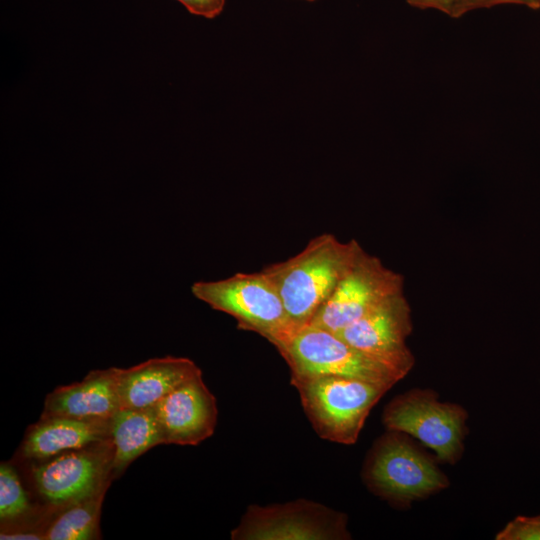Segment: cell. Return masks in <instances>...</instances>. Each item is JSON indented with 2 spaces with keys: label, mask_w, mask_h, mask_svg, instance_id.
I'll return each mask as SVG.
<instances>
[{
  "label": "cell",
  "mask_w": 540,
  "mask_h": 540,
  "mask_svg": "<svg viewBox=\"0 0 540 540\" xmlns=\"http://www.w3.org/2000/svg\"><path fill=\"white\" fill-rule=\"evenodd\" d=\"M463 0H406L418 9H435L452 17L454 10Z\"/></svg>",
  "instance_id": "obj_20"
},
{
  "label": "cell",
  "mask_w": 540,
  "mask_h": 540,
  "mask_svg": "<svg viewBox=\"0 0 540 540\" xmlns=\"http://www.w3.org/2000/svg\"><path fill=\"white\" fill-rule=\"evenodd\" d=\"M183 4L186 9L198 16L205 18H215L218 16L225 5V0H177Z\"/></svg>",
  "instance_id": "obj_19"
},
{
  "label": "cell",
  "mask_w": 540,
  "mask_h": 540,
  "mask_svg": "<svg viewBox=\"0 0 540 540\" xmlns=\"http://www.w3.org/2000/svg\"><path fill=\"white\" fill-rule=\"evenodd\" d=\"M109 485L83 500L66 506L47 527L45 540H90L98 538L102 501Z\"/></svg>",
  "instance_id": "obj_16"
},
{
  "label": "cell",
  "mask_w": 540,
  "mask_h": 540,
  "mask_svg": "<svg viewBox=\"0 0 540 540\" xmlns=\"http://www.w3.org/2000/svg\"><path fill=\"white\" fill-rule=\"evenodd\" d=\"M537 517L540 518V515H538Z\"/></svg>",
  "instance_id": "obj_22"
},
{
  "label": "cell",
  "mask_w": 540,
  "mask_h": 540,
  "mask_svg": "<svg viewBox=\"0 0 540 540\" xmlns=\"http://www.w3.org/2000/svg\"><path fill=\"white\" fill-rule=\"evenodd\" d=\"M467 411L442 402L430 389H412L390 401L382 415L387 430L408 434L433 450L442 462L455 464L462 456Z\"/></svg>",
  "instance_id": "obj_6"
},
{
  "label": "cell",
  "mask_w": 540,
  "mask_h": 540,
  "mask_svg": "<svg viewBox=\"0 0 540 540\" xmlns=\"http://www.w3.org/2000/svg\"><path fill=\"white\" fill-rule=\"evenodd\" d=\"M202 373L189 358H152L129 368H117L121 408L155 406L184 382Z\"/></svg>",
  "instance_id": "obj_12"
},
{
  "label": "cell",
  "mask_w": 540,
  "mask_h": 540,
  "mask_svg": "<svg viewBox=\"0 0 540 540\" xmlns=\"http://www.w3.org/2000/svg\"><path fill=\"white\" fill-rule=\"evenodd\" d=\"M500 4H518L534 10L540 9V0H463L454 10L452 18H459L469 11Z\"/></svg>",
  "instance_id": "obj_18"
},
{
  "label": "cell",
  "mask_w": 540,
  "mask_h": 540,
  "mask_svg": "<svg viewBox=\"0 0 540 540\" xmlns=\"http://www.w3.org/2000/svg\"><path fill=\"white\" fill-rule=\"evenodd\" d=\"M309 1H314V0H309Z\"/></svg>",
  "instance_id": "obj_23"
},
{
  "label": "cell",
  "mask_w": 540,
  "mask_h": 540,
  "mask_svg": "<svg viewBox=\"0 0 540 540\" xmlns=\"http://www.w3.org/2000/svg\"><path fill=\"white\" fill-rule=\"evenodd\" d=\"M401 292L403 277L362 248L309 325L338 333Z\"/></svg>",
  "instance_id": "obj_8"
},
{
  "label": "cell",
  "mask_w": 540,
  "mask_h": 540,
  "mask_svg": "<svg viewBox=\"0 0 540 540\" xmlns=\"http://www.w3.org/2000/svg\"><path fill=\"white\" fill-rule=\"evenodd\" d=\"M1 540H42L44 536L42 533H36L33 531H6L1 532Z\"/></svg>",
  "instance_id": "obj_21"
},
{
  "label": "cell",
  "mask_w": 540,
  "mask_h": 540,
  "mask_svg": "<svg viewBox=\"0 0 540 540\" xmlns=\"http://www.w3.org/2000/svg\"><path fill=\"white\" fill-rule=\"evenodd\" d=\"M113 445L112 476L152 447L164 444L162 430L153 407L120 408L110 421Z\"/></svg>",
  "instance_id": "obj_15"
},
{
  "label": "cell",
  "mask_w": 540,
  "mask_h": 540,
  "mask_svg": "<svg viewBox=\"0 0 540 540\" xmlns=\"http://www.w3.org/2000/svg\"><path fill=\"white\" fill-rule=\"evenodd\" d=\"M31 507L16 470L2 463L0 466V518L16 520L29 513Z\"/></svg>",
  "instance_id": "obj_17"
},
{
  "label": "cell",
  "mask_w": 540,
  "mask_h": 540,
  "mask_svg": "<svg viewBox=\"0 0 540 540\" xmlns=\"http://www.w3.org/2000/svg\"><path fill=\"white\" fill-rule=\"evenodd\" d=\"M350 537L345 514L306 499L268 506L250 505L231 532L235 540H344Z\"/></svg>",
  "instance_id": "obj_7"
},
{
  "label": "cell",
  "mask_w": 540,
  "mask_h": 540,
  "mask_svg": "<svg viewBox=\"0 0 540 540\" xmlns=\"http://www.w3.org/2000/svg\"><path fill=\"white\" fill-rule=\"evenodd\" d=\"M110 421L41 417L27 432L22 454L28 459L44 460L108 441L111 439Z\"/></svg>",
  "instance_id": "obj_14"
},
{
  "label": "cell",
  "mask_w": 540,
  "mask_h": 540,
  "mask_svg": "<svg viewBox=\"0 0 540 540\" xmlns=\"http://www.w3.org/2000/svg\"><path fill=\"white\" fill-rule=\"evenodd\" d=\"M191 292L212 309L232 316L239 329L259 334L275 348L296 331L276 287L262 270L198 281Z\"/></svg>",
  "instance_id": "obj_4"
},
{
  "label": "cell",
  "mask_w": 540,
  "mask_h": 540,
  "mask_svg": "<svg viewBox=\"0 0 540 540\" xmlns=\"http://www.w3.org/2000/svg\"><path fill=\"white\" fill-rule=\"evenodd\" d=\"M164 444L195 446L213 435L216 399L202 373L181 384L154 406Z\"/></svg>",
  "instance_id": "obj_11"
},
{
  "label": "cell",
  "mask_w": 540,
  "mask_h": 540,
  "mask_svg": "<svg viewBox=\"0 0 540 540\" xmlns=\"http://www.w3.org/2000/svg\"><path fill=\"white\" fill-rule=\"evenodd\" d=\"M411 332V310L401 292L385 299L336 334L355 348L408 374L415 363L406 345Z\"/></svg>",
  "instance_id": "obj_10"
},
{
  "label": "cell",
  "mask_w": 540,
  "mask_h": 540,
  "mask_svg": "<svg viewBox=\"0 0 540 540\" xmlns=\"http://www.w3.org/2000/svg\"><path fill=\"white\" fill-rule=\"evenodd\" d=\"M408 436L387 430L369 451L362 471L368 489L398 507H406L449 485L434 459Z\"/></svg>",
  "instance_id": "obj_2"
},
{
  "label": "cell",
  "mask_w": 540,
  "mask_h": 540,
  "mask_svg": "<svg viewBox=\"0 0 540 540\" xmlns=\"http://www.w3.org/2000/svg\"><path fill=\"white\" fill-rule=\"evenodd\" d=\"M121 408L117 368L89 372L85 378L49 393L42 417H69L90 421H110Z\"/></svg>",
  "instance_id": "obj_13"
},
{
  "label": "cell",
  "mask_w": 540,
  "mask_h": 540,
  "mask_svg": "<svg viewBox=\"0 0 540 540\" xmlns=\"http://www.w3.org/2000/svg\"><path fill=\"white\" fill-rule=\"evenodd\" d=\"M291 377L336 376L393 387L407 373L347 343L334 332L307 325L276 347Z\"/></svg>",
  "instance_id": "obj_5"
},
{
  "label": "cell",
  "mask_w": 540,
  "mask_h": 540,
  "mask_svg": "<svg viewBox=\"0 0 540 540\" xmlns=\"http://www.w3.org/2000/svg\"><path fill=\"white\" fill-rule=\"evenodd\" d=\"M361 249L354 239L341 242L323 233L298 254L262 270L276 287L296 331L310 324Z\"/></svg>",
  "instance_id": "obj_1"
},
{
  "label": "cell",
  "mask_w": 540,
  "mask_h": 540,
  "mask_svg": "<svg viewBox=\"0 0 540 540\" xmlns=\"http://www.w3.org/2000/svg\"><path fill=\"white\" fill-rule=\"evenodd\" d=\"M315 432L331 442L354 444L365 421L389 386L360 379L291 377Z\"/></svg>",
  "instance_id": "obj_3"
},
{
  "label": "cell",
  "mask_w": 540,
  "mask_h": 540,
  "mask_svg": "<svg viewBox=\"0 0 540 540\" xmlns=\"http://www.w3.org/2000/svg\"><path fill=\"white\" fill-rule=\"evenodd\" d=\"M33 469L38 492L50 504L68 506L109 485L112 475L111 439L94 448H81L56 455Z\"/></svg>",
  "instance_id": "obj_9"
}]
</instances>
